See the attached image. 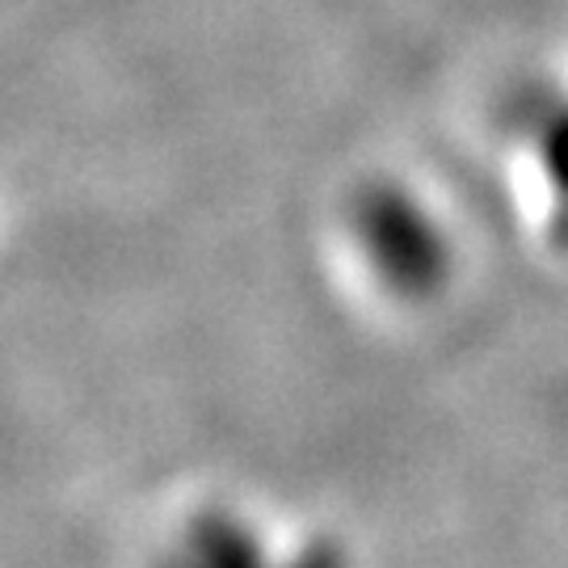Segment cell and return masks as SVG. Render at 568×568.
<instances>
[{
    "label": "cell",
    "mask_w": 568,
    "mask_h": 568,
    "mask_svg": "<svg viewBox=\"0 0 568 568\" xmlns=\"http://www.w3.org/2000/svg\"><path fill=\"white\" fill-rule=\"evenodd\" d=\"M173 568H262L257 539L232 518H203L178 544Z\"/></svg>",
    "instance_id": "cell-2"
},
{
    "label": "cell",
    "mask_w": 568,
    "mask_h": 568,
    "mask_svg": "<svg viewBox=\"0 0 568 568\" xmlns=\"http://www.w3.org/2000/svg\"><path fill=\"white\" fill-rule=\"evenodd\" d=\"M354 236L387 291L405 300H426L447 283L450 244L438 220L408 190L396 185L363 190L354 203Z\"/></svg>",
    "instance_id": "cell-1"
},
{
    "label": "cell",
    "mask_w": 568,
    "mask_h": 568,
    "mask_svg": "<svg viewBox=\"0 0 568 568\" xmlns=\"http://www.w3.org/2000/svg\"><path fill=\"white\" fill-rule=\"evenodd\" d=\"M535 156L548 182L551 211L568 227V105H556L535 122Z\"/></svg>",
    "instance_id": "cell-3"
}]
</instances>
